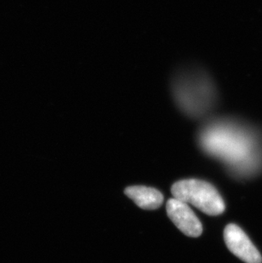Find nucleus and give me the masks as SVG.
<instances>
[{
    "label": "nucleus",
    "instance_id": "obj_5",
    "mask_svg": "<svg viewBox=\"0 0 262 263\" xmlns=\"http://www.w3.org/2000/svg\"><path fill=\"white\" fill-rule=\"evenodd\" d=\"M124 193L140 208L143 210H156L163 203V194L157 189L148 186H129Z\"/></svg>",
    "mask_w": 262,
    "mask_h": 263
},
{
    "label": "nucleus",
    "instance_id": "obj_4",
    "mask_svg": "<svg viewBox=\"0 0 262 263\" xmlns=\"http://www.w3.org/2000/svg\"><path fill=\"white\" fill-rule=\"evenodd\" d=\"M167 214L173 223L188 237L197 238L203 233V226L188 204L173 198L166 204Z\"/></svg>",
    "mask_w": 262,
    "mask_h": 263
},
{
    "label": "nucleus",
    "instance_id": "obj_1",
    "mask_svg": "<svg viewBox=\"0 0 262 263\" xmlns=\"http://www.w3.org/2000/svg\"><path fill=\"white\" fill-rule=\"evenodd\" d=\"M174 86L179 105L189 115H200L215 99L212 82L205 74L196 70L180 73Z\"/></svg>",
    "mask_w": 262,
    "mask_h": 263
},
{
    "label": "nucleus",
    "instance_id": "obj_2",
    "mask_svg": "<svg viewBox=\"0 0 262 263\" xmlns=\"http://www.w3.org/2000/svg\"><path fill=\"white\" fill-rule=\"evenodd\" d=\"M174 198L195 206L209 216H218L225 211V202L215 186L198 179L181 180L171 189Z\"/></svg>",
    "mask_w": 262,
    "mask_h": 263
},
{
    "label": "nucleus",
    "instance_id": "obj_3",
    "mask_svg": "<svg viewBox=\"0 0 262 263\" xmlns=\"http://www.w3.org/2000/svg\"><path fill=\"white\" fill-rule=\"evenodd\" d=\"M224 239L232 253L246 263H262V257L247 234L236 224H229L224 231Z\"/></svg>",
    "mask_w": 262,
    "mask_h": 263
}]
</instances>
